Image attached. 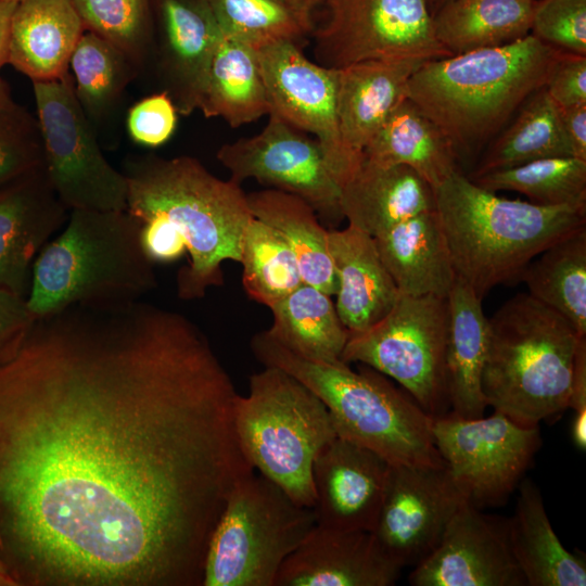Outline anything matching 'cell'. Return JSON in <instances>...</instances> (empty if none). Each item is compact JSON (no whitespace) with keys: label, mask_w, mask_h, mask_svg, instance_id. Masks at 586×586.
<instances>
[{"label":"cell","mask_w":586,"mask_h":586,"mask_svg":"<svg viewBox=\"0 0 586 586\" xmlns=\"http://www.w3.org/2000/svg\"><path fill=\"white\" fill-rule=\"evenodd\" d=\"M205 334L141 300L34 320L0 362V562L14 586H202L255 472Z\"/></svg>","instance_id":"6da1fadb"},{"label":"cell","mask_w":586,"mask_h":586,"mask_svg":"<svg viewBox=\"0 0 586 586\" xmlns=\"http://www.w3.org/2000/svg\"><path fill=\"white\" fill-rule=\"evenodd\" d=\"M127 211L140 222V242L155 263L188 253L177 273L183 300L222 284L221 264L240 263L244 231L253 219L241 183L222 180L190 156H130L124 162Z\"/></svg>","instance_id":"7a4b0ae2"},{"label":"cell","mask_w":586,"mask_h":586,"mask_svg":"<svg viewBox=\"0 0 586 586\" xmlns=\"http://www.w3.org/2000/svg\"><path fill=\"white\" fill-rule=\"evenodd\" d=\"M457 279L479 297L519 279L538 254L586 227V208L546 206L499 196L460 170L434 189Z\"/></svg>","instance_id":"3957f363"},{"label":"cell","mask_w":586,"mask_h":586,"mask_svg":"<svg viewBox=\"0 0 586 586\" xmlns=\"http://www.w3.org/2000/svg\"><path fill=\"white\" fill-rule=\"evenodd\" d=\"M564 53L534 35L513 42L423 62L408 81L407 98L455 146H471L495 132L543 88Z\"/></svg>","instance_id":"277c9868"},{"label":"cell","mask_w":586,"mask_h":586,"mask_svg":"<svg viewBox=\"0 0 586 586\" xmlns=\"http://www.w3.org/2000/svg\"><path fill=\"white\" fill-rule=\"evenodd\" d=\"M126 211L71 209L64 230L36 256L26 303L35 319L75 304L141 300L156 284Z\"/></svg>","instance_id":"5b68a950"},{"label":"cell","mask_w":586,"mask_h":586,"mask_svg":"<svg viewBox=\"0 0 586 586\" xmlns=\"http://www.w3.org/2000/svg\"><path fill=\"white\" fill-rule=\"evenodd\" d=\"M264 366L278 367L311 390L326 405L336 435L382 456L388 463H443L433 440V417L384 374L362 365L315 362L284 348L266 331L250 343Z\"/></svg>","instance_id":"8992f818"},{"label":"cell","mask_w":586,"mask_h":586,"mask_svg":"<svg viewBox=\"0 0 586 586\" xmlns=\"http://www.w3.org/2000/svg\"><path fill=\"white\" fill-rule=\"evenodd\" d=\"M582 337L528 293L509 298L488 318L482 375L487 405L523 425L566 410Z\"/></svg>","instance_id":"52a82bcc"},{"label":"cell","mask_w":586,"mask_h":586,"mask_svg":"<svg viewBox=\"0 0 586 586\" xmlns=\"http://www.w3.org/2000/svg\"><path fill=\"white\" fill-rule=\"evenodd\" d=\"M234 425L254 470L314 508V461L337 436L322 400L286 371L265 366L250 377L249 394H238Z\"/></svg>","instance_id":"ba28073f"},{"label":"cell","mask_w":586,"mask_h":586,"mask_svg":"<svg viewBox=\"0 0 586 586\" xmlns=\"http://www.w3.org/2000/svg\"><path fill=\"white\" fill-rule=\"evenodd\" d=\"M315 525L313 508L252 473L234 487L214 530L202 586H273L284 560Z\"/></svg>","instance_id":"9c48e42d"},{"label":"cell","mask_w":586,"mask_h":586,"mask_svg":"<svg viewBox=\"0 0 586 586\" xmlns=\"http://www.w3.org/2000/svg\"><path fill=\"white\" fill-rule=\"evenodd\" d=\"M447 300L400 294L369 329L349 333L341 360L394 379L431 417L447 413L445 373Z\"/></svg>","instance_id":"30bf717a"},{"label":"cell","mask_w":586,"mask_h":586,"mask_svg":"<svg viewBox=\"0 0 586 586\" xmlns=\"http://www.w3.org/2000/svg\"><path fill=\"white\" fill-rule=\"evenodd\" d=\"M31 82L44 169L59 199L68 211H126L127 178L104 157L72 75Z\"/></svg>","instance_id":"8fae6325"},{"label":"cell","mask_w":586,"mask_h":586,"mask_svg":"<svg viewBox=\"0 0 586 586\" xmlns=\"http://www.w3.org/2000/svg\"><path fill=\"white\" fill-rule=\"evenodd\" d=\"M432 434L456 485L481 510L506 504L542 444L538 425L520 424L498 411L433 418Z\"/></svg>","instance_id":"7c38bea8"},{"label":"cell","mask_w":586,"mask_h":586,"mask_svg":"<svg viewBox=\"0 0 586 586\" xmlns=\"http://www.w3.org/2000/svg\"><path fill=\"white\" fill-rule=\"evenodd\" d=\"M326 21L314 27L320 65L369 60L429 61L451 55L437 40L425 0H321Z\"/></svg>","instance_id":"4fadbf2b"},{"label":"cell","mask_w":586,"mask_h":586,"mask_svg":"<svg viewBox=\"0 0 586 586\" xmlns=\"http://www.w3.org/2000/svg\"><path fill=\"white\" fill-rule=\"evenodd\" d=\"M260 132L225 143L217 158L241 183L255 179L272 189L302 198L327 225L344 217L341 189L324 162L317 140L302 133L275 113Z\"/></svg>","instance_id":"5bb4252c"},{"label":"cell","mask_w":586,"mask_h":586,"mask_svg":"<svg viewBox=\"0 0 586 586\" xmlns=\"http://www.w3.org/2000/svg\"><path fill=\"white\" fill-rule=\"evenodd\" d=\"M257 53L270 113L316 136L328 169L341 188L361 162L347 152L341 138L337 69L311 62L293 41L272 42Z\"/></svg>","instance_id":"9a60e30c"},{"label":"cell","mask_w":586,"mask_h":586,"mask_svg":"<svg viewBox=\"0 0 586 586\" xmlns=\"http://www.w3.org/2000/svg\"><path fill=\"white\" fill-rule=\"evenodd\" d=\"M464 502L444 461L433 466L390 463L371 533L391 561L400 569L413 568L436 548Z\"/></svg>","instance_id":"2e32d148"},{"label":"cell","mask_w":586,"mask_h":586,"mask_svg":"<svg viewBox=\"0 0 586 586\" xmlns=\"http://www.w3.org/2000/svg\"><path fill=\"white\" fill-rule=\"evenodd\" d=\"M412 586H525L508 538V519L464 502L436 548L412 568Z\"/></svg>","instance_id":"e0dca14e"},{"label":"cell","mask_w":586,"mask_h":586,"mask_svg":"<svg viewBox=\"0 0 586 586\" xmlns=\"http://www.w3.org/2000/svg\"><path fill=\"white\" fill-rule=\"evenodd\" d=\"M152 56L178 113L199 109L221 30L207 0H152Z\"/></svg>","instance_id":"ac0fdd59"},{"label":"cell","mask_w":586,"mask_h":586,"mask_svg":"<svg viewBox=\"0 0 586 586\" xmlns=\"http://www.w3.org/2000/svg\"><path fill=\"white\" fill-rule=\"evenodd\" d=\"M390 463L379 454L336 436L313 466L316 524L371 532L382 504Z\"/></svg>","instance_id":"d6986e66"},{"label":"cell","mask_w":586,"mask_h":586,"mask_svg":"<svg viewBox=\"0 0 586 586\" xmlns=\"http://www.w3.org/2000/svg\"><path fill=\"white\" fill-rule=\"evenodd\" d=\"M402 570L371 532L316 524L284 560L273 586H392Z\"/></svg>","instance_id":"ffe728a7"},{"label":"cell","mask_w":586,"mask_h":586,"mask_svg":"<svg viewBox=\"0 0 586 586\" xmlns=\"http://www.w3.org/2000/svg\"><path fill=\"white\" fill-rule=\"evenodd\" d=\"M67 211L44 167L0 189V289L26 298L34 260Z\"/></svg>","instance_id":"44dd1931"},{"label":"cell","mask_w":586,"mask_h":586,"mask_svg":"<svg viewBox=\"0 0 586 586\" xmlns=\"http://www.w3.org/2000/svg\"><path fill=\"white\" fill-rule=\"evenodd\" d=\"M425 61L369 60L337 69L336 113L343 144L358 162L392 111L407 98L411 75Z\"/></svg>","instance_id":"7402d4cb"},{"label":"cell","mask_w":586,"mask_h":586,"mask_svg":"<svg viewBox=\"0 0 586 586\" xmlns=\"http://www.w3.org/2000/svg\"><path fill=\"white\" fill-rule=\"evenodd\" d=\"M340 189L343 217L372 238L415 215L435 209L434 189L413 169L365 156Z\"/></svg>","instance_id":"603a6c76"},{"label":"cell","mask_w":586,"mask_h":586,"mask_svg":"<svg viewBox=\"0 0 586 586\" xmlns=\"http://www.w3.org/2000/svg\"><path fill=\"white\" fill-rule=\"evenodd\" d=\"M328 249L337 279V315L349 333L365 331L395 305L400 295L397 286L374 239L356 227L329 230Z\"/></svg>","instance_id":"cb8c5ba5"},{"label":"cell","mask_w":586,"mask_h":586,"mask_svg":"<svg viewBox=\"0 0 586 586\" xmlns=\"http://www.w3.org/2000/svg\"><path fill=\"white\" fill-rule=\"evenodd\" d=\"M373 239L399 294L448 296L457 277L435 209L415 215Z\"/></svg>","instance_id":"d4e9b609"},{"label":"cell","mask_w":586,"mask_h":586,"mask_svg":"<svg viewBox=\"0 0 586 586\" xmlns=\"http://www.w3.org/2000/svg\"><path fill=\"white\" fill-rule=\"evenodd\" d=\"M85 31L72 0H20L12 16L9 64L31 81L60 79L69 73Z\"/></svg>","instance_id":"484cf974"},{"label":"cell","mask_w":586,"mask_h":586,"mask_svg":"<svg viewBox=\"0 0 586 586\" xmlns=\"http://www.w3.org/2000/svg\"><path fill=\"white\" fill-rule=\"evenodd\" d=\"M446 300L445 373L450 412L462 418H479L488 406L482 390L488 318L484 315L482 298L459 279Z\"/></svg>","instance_id":"4316f807"},{"label":"cell","mask_w":586,"mask_h":586,"mask_svg":"<svg viewBox=\"0 0 586 586\" xmlns=\"http://www.w3.org/2000/svg\"><path fill=\"white\" fill-rule=\"evenodd\" d=\"M514 560L528 586H585L584 557L570 552L556 535L538 486L523 477L514 514L508 519Z\"/></svg>","instance_id":"83f0119b"},{"label":"cell","mask_w":586,"mask_h":586,"mask_svg":"<svg viewBox=\"0 0 586 586\" xmlns=\"http://www.w3.org/2000/svg\"><path fill=\"white\" fill-rule=\"evenodd\" d=\"M364 156L384 165L408 166L433 189L459 170L453 143L408 98L387 116Z\"/></svg>","instance_id":"f1b7e54d"},{"label":"cell","mask_w":586,"mask_h":586,"mask_svg":"<svg viewBox=\"0 0 586 586\" xmlns=\"http://www.w3.org/2000/svg\"><path fill=\"white\" fill-rule=\"evenodd\" d=\"M254 218L278 231L296 256L304 283L335 295L337 279L328 249L329 230L302 198L277 189L246 194Z\"/></svg>","instance_id":"f546056e"},{"label":"cell","mask_w":586,"mask_h":586,"mask_svg":"<svg viewBox=\"0 0 586 586\" xmlns=\"http://www.w3.org/2000/svg\"><path fill=\"white\" fill-rule=\"evenodd\" d=\"M238 128L270 113L257 50L222 35L214 53L199 109Z\"/></svg>","instance_id":"4dcf8cb0"},{"label":"cell","mask_w":586,"mask_h":586,"mask_svg":"<svg viewBox=\"0 0 586 586\" xmlns=\"http://www.w3.org/2000/svg\"><path fill=\"white\" fill-rule=\"evenodd\" d=\"M266 332L293 354L315 362L336 364L349 337L331 295L302 283L270 307Z\"/></svg>","instance_id":"1f68e13d"},{"label":"cell","mask_w":586,"mask_h":586,"mask_svg":"<svg viewBox=\"0 0 586 586\" xmlns=\"http://www.w3.org/2000/svg\"><path fill=\"white\" fill-rule=\"evenodd\" d=\"M536 0H451L432 15L440 43L453 55L498 47L531 34Z\"/></svg>","instance_id":"d6a6232c"},{"label":"cell","mask_w":586,"mask_h":586,"mask_svg":"<svg viewBox=\"0 0 586 586\" xmlns=\"http://www.w3.org/2000/svg\"><path fill=\"white\" fill-rule=\"evenodd\" d=\"M521 272L528 294L568 319L586 336V227L536 256Z\"/></svg>","instance_id":"836d02e7"},{"label":"cell","mask_w":586,"mask_h":586,"mask_svg":"<svg viewBox=\"0 0 586 586\" xmlns=\"http://www.w3.org/2000/svg\"><path fill=\"white\" fill-rule=\"evenodd\" d=\"M573 156L560 109L545 87L530 95L472 175L519 166L547 157Z\"/></svg>","instance_id":"e575fe53"},{"label":"cell","mask_w":586,"mask_h":586,"mask_svg":"<svg viewBox=\"0 0 586 586\" xmlns=\"http://www.w3.org/2000/svg\"><path fill=\"white\" fill-rule=\"evenodd\" d=\"M69 68L76 97L90 122L105 118L139 73L124 52L88 30L72 53Z\"/></svg>","instance_id":"d590c367"},{"label":"cell","mask_w":586,"mask_h":586,"mask_svg":"<svg viewBox=\"0 0 586 586\" xmlns=\"http://www.w3.org/2000/svg\"><path fill=\"white\" fill-rule=\"evenodd\" d=\"M493 191H514L546 206L586 208V161L574 156L547 157L469 177Z\"/></svg>","instance_id":"8d00e7d4"},{"label":"cell","mask_w":586,"mask_h":586,"mask_svg":"<svg viewBox=\"0 0 586 586\" xmlns=\"http://www.w3.org/2000/svg\"><path fill=\"white\" fill-rule=\"evenodd\" d=\"M240 264L247 296L269 308L304 283L296 256L282 235L254 217L243 234Z\"/></svg>","instance_id":"74e56055"},{"label":"cell","mask_w":586,"mask_h":586,"mask_svg":"<svg viewBox=\"0 0 586 586\" xmlns=\"http://www.w3.org/2000/svg\"><path fill=\"white\" fill-rule=\"evenodd\" d=\"M226 37L256 50L277 41L301 42L310 35L288 0H207Z\"/></svg>","instance_id":"f35d334b"},{"label":"cell","mask_w":586,"mask_h":586,"mask_svg":"<svg viewBox=\"0 0 586 586\" xmlns=\"http://www.w3.org/2000/svg\"><path fill=\"white\" fill-rule=\"evenodd\" d=\"M85 30L124 52L141 72L152 56V0H72Z\"/></svg>","instance_id":"ab89813d"},{"label":"cell","mask_w":586,"mask_h":586,"mask_svg":"<svg viewBox=\"0 0 586 586\" xmlns=\"http://www.w3.org/2000/svg\"><path fill=\"white\" fill-rule=\"evenodd\" d=\"M44 167L37 117L11 98L0 102V189Z\"/></svg>","instance_id":"60d3db41"},{"label":"cell","mask_w":586,"mask_h":586,"mask_svg":"<svg viewBox=\"0 0 586 586\" xmlns=\"http://www.w3.org/2000/svg\"><path fill=\"white\" fill-rule=\"evenodd\" d=\"M531 34L561 51L586 55V0H536Z\"/></svg>","instance_id":"b9f144b4"},{"label":"cell","mask_w":586,"mask_h":586,"mask_svg":"<svg viewBox=\"0 0 586 586\" xmlns=\"http://www.w3.org/2000/svg\"><path fill=\"white\" fill-rule=\"evenodd\" d=\"M178 111L167 92L161 91L138 101L128 111L127 130L138 144L156 148L174 135Z\"/></svg>","instance_id":"7bdbcfd3"},{"label":"cell","mask_w":586,"mask_h":586,"mask_svg":"<svg viewBox=\"0 0 586 586\" xmlns=\"http://www.w3.org/2000/svg\"><path fill=\"white\" fill-rule=\"evenodd\" d=\"M544 87L559 109L586 104V55L564 52Z\"/></svg>","instance_id":"ee69618b"},{"label":"cell","mask_w":586,"mask_h":586,"mask_svg":"<svg viewBox=\"0 0 586 586\" xmlns=\"http://www.w3.org/2000/svg\"><path fill=\"white\" fill-rule=\"evenodd\" d=\"M34 320L25 297L0 289V362L17 351Z\"/></svg>","instance_id":"f6af8a7d"},{"label":"cell","mask_w":586,"mask_h":586,"mask_svg":"<svg viewBox=\"0 0 586 586\" xmlns=\"http://www.w3.org/2000/svg\"><path fill=\"white\" fill-rule=\"evenodd\" d=\"M560 116L573 156L586 161V104L560 109Z\"/></svg>","instance_id":"bcb514c9"},{"label":"cell","mask_w":586,"mask_h":586,"mask_svg":"<svg viewBox=\"0 0 586 586\" xmlns=\"http://www.w3.org/2000/svg\"><path fill=\"white\" fill-rule=\"evenodd\" d=\"M569 408L575 415H586V336L581 339L576 353Z\"/></svg>","instance_id":"7dc6e473"},{"label":"cell","mask_w":586,"mask_h":586,"mask_svg":"<svg viewBox=\"0 0 586 586\" xmlns=\"http://www.w3.org/2000/svg\"><path fill=\"white\" fill-rule=\"evenodd\" d=\"M17 1L0 0V69L9 64L12 16Z\"/></svg>","instance_id":"c3c4849f"},{"label":"cell","mask_w":586,"mask_h":586,"mask_svg":"<svg viewBox=\"0 0 586 586\" xmlns=\"http://www.w3.org/2000/svg\"><path fill=\"white\" fill-rule=\"evenodd\" d=\"M288 2L293 7L311 34L315 27L314 12L321 4V0H288Z\"/></svg>","instance_id":"681fc988"},{"label":"cell","mask_w":586,"mask_h":586,"mask_svg":"<svg viewBox=\"0 0 586 586\" xmlns=\"http://www.w3.org/2000/svg\"><path fill=\"white\" fill-rule=\"evenodd\" d=\"M449 1L451 0H425L432 15Z\"/></svg>","instance_id":"f907efd6"},{"label":"cell","mask_w":586,"mask_h":586,"mask_svg":"<svg viewBox=\"0 0 586 586\" xmlns=\"http://www.w3.org/2000/svg\"><path fill=\"white\" fill-rule=\"evenodd\" d=\"M10 89L4 80L0 78V102L10 99Z\"/></svg>","instance_id":"816d5d0a"},{"label":"cell","mask_w":586,"mask_h":586,"mask_svg":"<svg viewBox=\"0 0 586 586\" xmlns=\"http://www.w3.org/2000/svg\"><path fill=\"white\" fill-rule=\"evenodd\" d=\"M0 585H13V582L12 579L9 577V575L7 574L2 563L0 562Z\"/></svg>","instance_id":"f5cc1de1"},{"label":"cell","mask_w":586,"mask_h":586,"mask_svg":"<svg viewBox=\"0 0 586 586\" xmlns=\"http://www.w3.org/2000/svg\"><path fill=\"white\" fill-rule=\"evenodd\" d=\"M8 1H20V0H8Z\"/></svg>","instance_id":"db71d44e"}]
</instances>
